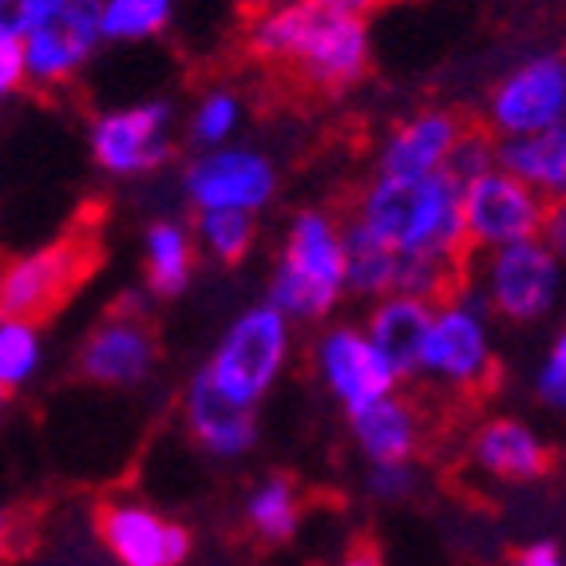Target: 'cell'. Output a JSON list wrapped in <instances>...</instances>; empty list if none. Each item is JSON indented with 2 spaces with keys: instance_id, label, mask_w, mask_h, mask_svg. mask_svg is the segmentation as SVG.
<instances>
[{
  "instance_id": "1",
  "label": "cell",
  "mask_w": 566,
  "mask_h": 566,
  "mask_svg": "<svg viewBox=\"0 0 566 566\" xmlns=\"http://www.w3.org/2000/svg\"><path fill=\"white\" fill-rule=\"evenodd\" d=\"M250 60L313 95H340L373 67L368 12L349 0H277L245 24Z\"/></svg>"
},
{
  "instance_id": "28",
  "label": "cell",
  "mask_w": 566,
  "mask_h": 566,
  "mask_svg": "<svg viewBox=\"0 0 566 566\" xmlns=\"http://www.w3.org/2000/svg\"><path fill=\"white\" fill-rule=\"evenodd\" d=\"M44 365V340L40 325L20 317H0V385L20 388L29 385Z\"/></svg>"
},
{
  "instance_id": "43",
  "label": "cell",
  "mask_w": 566,
  "mask_h": 566,
  "mask_svg": "<svg viewBox=\"0 0 566 566\" xmlns=\"http://www.w3.org/2000/svg\"><path fill=\"white\" fill-rule=\"evenodd\" d=\"M563 199H566V190H563Z\"/></svg>"
},
{
  "instance_id": "2",
  "label": "cell",
  "mask_w": 566,
  "mask_h": 566,
  "mask_svg": "<svg viewBox=\"0 0 566 566\" xmlns=\"http://www.w3.org/2000/svg\"><path fill=\"white\" fill-rule=\"evenodd\" d=\"M353 222L397 250L400 258L468 262L460 214V182L440 170L428 179H373L357 190L349 210Z\"/></svg>"
},
{
  "instance_id": "16",
  "label": "cell",
  "mask_w": 566,
  "mask_h": 566,
  "mask_svg": "<svg viewBox=\"0 0 566 566\" xmlns=\"http://www.w3.org/2000/svg\"><path fill=\"white\" fill-rule=\"evenodd\" d=\"M468 123L448 107H420L380 139L373 175L380 179H428L448 167L455 139Z\"/></svg>"
},
{
  "instance_id": "10",
  "label": "cell",
  "mask_w": 566,
  "mask_h": 566,
  "mask_svg": "<svg viewBox=\"0 0 566 566\" xmlns=\"http://www.w3.org/2000/svg\"><path fill=\"white\" fill-rule=\"evenodd\" d=\"M282 175L274 159L258 147L227 143L214 151H199L182 170V195L199 210H238V214H262L277 199Z\"/></svg>"
},
{
  "instance_id": "7",
  "label": "cell",
  "mask_w": 566,
  "mask_h": 566,
  "mask_svg": "<svg viewBox=\"0 0 566 566\" xmlns=\"http://www.w3.org/2000/svg\"><path fill=\"white\" fill-rule=\"evenodd\" d=\"M95 265L99 245L87 227L12 258L0 265V317H20L32 325L48 322L92 277Z\"/></svg>"
},
{
  "instance_id": "27",
  "label": "cell",
  "mask_w": 566,
  "mask_h": 566,
  "mask_svg": "<svg viewBox=\"0 0 566 566\" xmlns=\"http://www.w3.org/2000/svg\"><path fill=\"white\" fill-rule=\"evenodd\" d=\"M242 95L234 87H210V92L199 95V104L190 112L187 135L199 151H214V147H227L234 143L238 127H242Z\"/></svg>"
},
{
  "instance_id": "3",
  "label": "cell",
  "mask_w": 566,
  "mask_h": 566,
  "mask_svg": "<svg viewBox=\"0 0 566 566\" xmlns=\"http://www.w3.org/2000/svg\"><path fill=\"white\" fill-rule=\"evenodd\" d=\"M265 302L293 325L325 322L345 302V230L325 207H305L290 218L277 250Z\"/></svg>"
},
{
  "instance_id": "26",
  "label": "cell",
  "mask_w": 566,
  "mask_h": 566,
  "mask_svg": "<svg viewBox=\"0 0 566 566\" xmlns=\"http://www.w3.org/2000/svg\"><path fill=\"white\" fill-rule=\"evenodd\" d=\"M179 0H104V40L143 44L170 29Z\"/></svg>"
},
{
  "instance_id": "11",
  "label": "cell",
  "mask_w": 566,
  "mask_h": 566,
  "mask_svg": "<svg viewBox=\"0 0 566 566\" xmlns=\"http://www.w3.org/2000/svg\"><path fill=\"white\" fill-rule=\"evenodd\" d=\"M566 112V56L563 52H535L495 80L483 104V127L495 139L543 132L563 123Z\"/></svg>"
},
{
  "instance_id": "42",
  "label": "cell",
  "mask_w": 566,
  "mask_h": 566,
  "mask_svg": "<svg viewBox=\"0 0 566 566\" xmlns=\"http://www.w3.org/2000/svg\"><path fill=\"white\" fill-rule=\"evenodd\" d=\"M563 123H566V112H563Z\"/></svg>"
},
{
  "instance_id": "8",
  "label": "cell",
  "mask_w": 566,
  "mask_h": 566,
  "mask_svg": "<svg viewBox=\"0 0 566 566\" xmlns=\"http://www.w3.org/2000/svg\"><path fill=\"white\" fill-rule=\"evenodd\" d=\"M104 44V0H40L36 20L20 36L24 76L40 92L67 87Z\"/></svg>"
},
{
  "instance_id": "13",
  "label": "cell",
  "mask_w": 566,
  "mask_h": 566,
  "mask_svg": "<svg viewBox=\"0 0 566 566\" xmlns=\"http://www.w3.org/2000/svg\"><path fill=\"white\" fill-rule=\"evenodd\" d=\"M92 159L112 179H139L170 159V104L143 99L104 112L92 123Z\"/></svg>"
},
{
  "instance_id": "36",
  "label": "cell",
  "mask_w": 566,
  "mask_h": 566,
  "mask_svg": "<svg viewBox=\"0 0 566 566\" xmlns=\"http://www.w3.org/2000/svg\"><path fill=\"white\" fill-rule=\"evenodd\" d=\"M333 566H385V558H380L377 551L368 547V543H360V547L345 551V555H340Z\"/></svg>"
},
{
  "instance_id": "14",
  "label": "cell",
  "mask_w": 566,
  "mask_h": 566,
  "mask_svg": "<svg viewBox=\"0 0 566 566\" xmlns=\"http://www.w3.org/2000/svg\"><path fill=\"white\" fill-rule=\"evenodd\" d=\"M95 535L119 566H182L195 538L182 523L139 500H107L95 511Z\"/></svg>"
},
{
  "instance_id": "4",
  "label": "cell",
  "mask_w": 566,
  "mask_h": 566,
  "mask_svg": "<svg viewBox=\"0 0 566 566\" xmlns=\"http://www.w3.org/2000/svg\"><path fill=\"white\" fill-rule=\"evenodd\" d=\"M416 380L440 388L448 397H480L495 380V333L491 313L468 282L432 305L424 353Z\"/></svg>"
},
{
  "instance_id": "30",
  "label": "cell",
  "mask_w": 566,
  "mask_h": 566,
  "mask_svg": "<svg viewBox=\"0 0 566 566\" xmlns=\"http://www.w3.org/2000/svg\"><path fill=\"white\" fill-rule=\"evenodd\" d=\"M535 397L551 412H566V322L547 345V357L535 368Z\"/></svg>"
},
{
  "instance_id": "12",
  "label": "cell",
  "mask_w": 566,
  "mask_h": 566,
  "mask_svg": "<svg viewBox=\"0 0 566 566\" xmlns=\"http://www.w3.org/2000/svg\"><path fill=\"white\" fill-rule=\"evenodd\" d=\"M313 373L322 388L333 397V405L345 416H357L360 408L392 397L400 380L368 340V333L353 322H333L313 340Z\"/></svg>"
},
{
  "instance_id": "5",
  "label": "cell",
  "mask_w": 566,
  "mask_h": 566,
  "mask_svg": "<svg viewBox=\"0 0 566 566\" xmlns=\"http://www.w3.org/2000/svg\"><path fill=\"white\" fill-rule=\"evenodd\" d=\"M463 282L472 285L495 322L538 325L566 297V265L538 238H527V242L468 258Z\"/></svg>"
},
{
  "instance_id": "19",
  "label": "cell",
  "mask_w": 566,
  "mask_h": 566,
  "mask_svg": "<svg viewBox=\"0 0 566 566\" xmlns=\"http://www.w3.org/2000/svg\"><path fill=\"white\" fill-rule=\"evenodd\" d=\"M432 305L436 302L412 297V293H385L377 302H368L360 329L377 345V353L385 357V365L392 368V377L400 385L416 380V373H420V353H424L428 325H432Z\"/></svg>"
},
{
  "instance_id": "21",
  "label": "cell",
  "mask_w": 566,
  "mask_h": 566,
  "mask_svg": "<svg viewBox=\"0 0 566 566\" xmlns=\"http://www.w3.org/2000/svg\"><path fill=\"white\" fill-rule=\"evenodd\" d=\"M495 167L527 182L543 199H563L566 190V123L543 132L495 139Z\"/></svg>"
},
{
  "instance_id": "6",
  "label": "cell",
  "mask_w": 566,
  "mask_h": 566,
  "mask_svg": "<svg viewBox=\"0 0 566 566\" xmlns=\"http://www.w3.org/2000/svg\"><path fill=\"white\" fill-rule=\"evenodd\" d=\"M290 353L293 322L270 302H258L227 325V333L218 337L202 373H207L218 392H227L230 400H238L245 408H258L265 392L282 380Z\"/></svg>"
},
{
  "instance_id": "29",
  "label": "cell",
  "mask_w": 566,
  "mask_h": 566,
  "mask_svg": "<svg viewBox=\"0 0 566 566\" xmlns=\"http://www.w3.org/2000/svg\"><path fill=\"white\" fill-rule=\"evenodd\" d=\"M495 167V135L483 127V123H468L463 127V135L455 139V147H452V155H448V175H452L455 182H468V179H475V175H483V170H491Z\"/></svg>"
},
{
  "instance_id": "39",
  "label": "cell",
  "mask_w": 566,
  "mask_h": 566,
  "mask_svg": "<svg viewBox=\"0 0 566 566\" xmlns=\"http://www.w3.org/2000/svg\"><path fill=\"white\" fill-rule=\"evenodd\" d=\"M353 9H360V12H368V9H377V4H388V0H349Z\"/></svg>"
},
{
  "instance_id": "25",
  "label": "cell",
  "mask_w": 566,
  "mask_h": 566,
  "mask_svg": "<svg viewBox=\"0 0 566 566\" xmlns=\"http://www.w3.org/2000/svg\"><path fill=\"white\" fill-rule=\"evenodd\" d=\"M190 230H195L199 254H207L218 265H238L254 250L258 238L254 214H238V210H199Z\"/></svg>"
},
{
  "instance_id": "31",
  "label": "cell",
  "mask_w": 566,
  "mask_h": 566,
  "mask_svg": "<svg viewBox=\"0 0 566 566\" xmlns=\"http://www.w3.org/2000/svg\"><path fill=\"white\" fill-rule=\"evenodd\" d=\"M365 488L380 503H405L416 491V468L408 463H368Z\"/></svg>"
},
{
  "instance_id": "24",
  "label": "cell",
  "mask_w": 566,
  "mask_h": 566,
  "mask_svg": "<svg viewBox=\"0 0 566 566\" xmlns=\"http://www.w3.org/2000/svg\"><path fill=\"white\" fill-rule=\"evenodd\" d=\"M302 491L290 475H265L254 488L245 491L242 515L245 527L254 531L262 543H285V538L297 535L302 527Z\"/></svg>"
},
{
  "instance_id": "37",
  "label": "cell",
  "mask_w": 566,
  "mask_h": 566,
  "mask_svg": "<svg viewBox=\"0 0 566 566\" xmlns=\"http://www.w3.org/2000/svg\"><path fill=\"white\" fill-rule=\"evenodd\" d=\"M9 543H12V515H9L4 507H0V558H4Z\"/></svg>"
},
{
  "instance_id": "35",
  "label": "cell",
  "mask_w": 566,
  "mask_h": 566,
  "mask_svg": "<svg viewBox=\"0 0 566 566\" xmlns=\"http://www.w3.org/2000/svg\"><path fill=\"white\" fill-rule=\"evenodd\" d=\"M515 566H566V558L555 543H531V547L520 551Z\"/></svg>"
},
{
  "instance_id": "38",
  "label": "cell",
  "mask_w": 566,
  "mask_h": 566,
  "mask_svg": "<svg viewBox=\"0 0 566 566\" xmlns=\"http://www.w3.org/2000/svg\"><path fill=\"white\" fill-rule=\"evenodd\" d=\"M238 9L245 12V17H254V12H262V9H270V4H277V0H234Z\"/></svg>"
},
{
  "instance_id": "15",
  "label": "cell",
  "mask_w": 566,
  "mask_h": 566,
  "mask_svg": "<svg viewBox=\"0 0 566 566\" xmlns=\"http://www.w3.org/2000/svg\"><path fill=\"white\" fill-rule=\"evenodd\" d=\"M159 360V340L147 317L139 313H107V322H99L84 337L76 353L80 377L104 388H135L155 373Z\"/></svg>"
},
{
  "instance_id": "32",
  "label": "cell",
  "mask_w": 566,
  "mask_h": 566,
  "mask_svg": "<svg viewBox=\"0 0 566 566\" xmlns=\"http://www.w3.org/2000/svg\"><path fill=\"white\" fill-rule=\"evenodd\" d=\"M24 84H29V76H24V48H20L17 36L0 32V107L9 104Z\"/></svg>"
},
{
  "instance_id": "23",
  "label": "cell",
  "mask_w": 566,
  "mask_h": 566,
  "mask_svg": "<svg viewBox=\"0 0 566 566\" xmlns=\"http://www.w3.org/2000/svg\"><path fill=\"white\" fill-rule=\"evenodd\" d=\"M340 230H345V293L360 297V302H377L385 293H397V250H388L380 238H373L353 218H340Z\"/></svg>"
},
{
  "instance_id": "22",
  "label": "cell",
  "mask_w": 566,
  "mask_h": 566,
  "mask_svg": "<svg viewBox=\"0 0 566 566\" xmlns=\"http://www.w3.org/2000/svg\"><path fill=\"white\" fill-rule=\"evenodd\" d=\"M199 265L195 230L179 218H155L143 234V277L151 297H179Z\"/></svg>"
},
{
  "instance_id": "34",
  "label": "cell",
  "mask_w": 566,
  "mask_h": 566,
  "mask_svg": "<svg viewBox=\"0 0 566 566\" xmlns=\"http://www.w3.org/2000/svg\"><path fill=\"white\" fill-rule=\"evenodd\" d=\"M40 0H0V32L4 36H24L29 24L36 20Z\"/></svg>"
},
{
  "instance_id": "41",
  "label": "cell",
  "mask_w": 566,
  "mask_h": 566,
  "mask_svg": "<svg viewBox=\"0 0 566 566\" xmlns=\"http://www.w3.org/2000/svg\"><path fill=\"white\" fill-rule=\"evenodd\" d=\"M40 566H64V563H40Z\"/></svg>"
},
{
  "instance_id": "20",
  "label": "cell",
  "mask_w": 566,
  "mask_h": 566,
  "mask_svg": "<svg viewBox=\"0 0 566 566\" xmlns=\"http://www.w3.org/2000/svg\"><path fill=\"white\" fill-rule=\"evenodd\" d=\"M349 432L365 463H408L424 448V412L392 392L349 416Z\"/></svg>"
},
{
  "instance_id": "40",
  "label": "cell",
  "mask_w": 566,
  "mask_h": 566,
  "mask_svg": "<svg viewBox=\"0 0 566 566\" xmlns=\"http://www.w3.org/2000/svg\"><path fill=\"white\" fill-rule=\"evenodd\" d=\"M4 400H9V388L0 385V412H4Z\"/></svg>"
},
{
  "instance_id": "33",
  "label": "cell",
  "mask_w": 566,
  "mask_h": 566,
  "mask_svg": "<svg viewBox=\"0 0 566 566\" xmlns=\"http://www.w3.org/2000/svg\"><path fill=\"white\" fill-rule=\"evenodd\" d=\"M538 242L566 265V199L547 202V214H543V227H538Z\"/></svg>"
},
{
  "instance_id": "9",
  "label": "cell",
  "mask_w": 566,
  "mask_h": 566,
  "mask_svg": "<svg viewBox=\"0 0 566 566\" xmlns=\"http://www.w3.org/2000/svg\"><path fill=\"white\" fill-rule=\"evenodd\" d=\"M547 202L538 190L507 175L503 167H491L460 187V214H463V245L468 258L538 238Z\"/></svg>"
},
{
  "instance_id": "17",
  "label": "cell",
  "mask_w": 566,
  "mask_h": 566,
  "mask_svg": "<svg viewBox=\"0 0 566 566\" xmlns=\"http://www.w3.org/2000/svg\"><path fill=\"white\" fill-rule=\"evenodd\" d=\"M468 460L480 475L515 488V483H535L547 475L551 448L520 416H491L475 424L468 440Z\"/></svg>"
},
{
  "instance_id": "18",
  "label": "cell",
  "mask_w": 566,
  "mask_h": 566,
  "mask_svg": "<svg viewBox=\"0 0 566 566\" xmlns=\"http://www.w3.org/2000/svg\"><path fill=\"white\" fill-rule=\"evenodd\" d=\"M182 420L190 440L214 460H242L258 444V412L218 392L207 373H199L182 392Z\"/></svg>"
}]
</instances>
